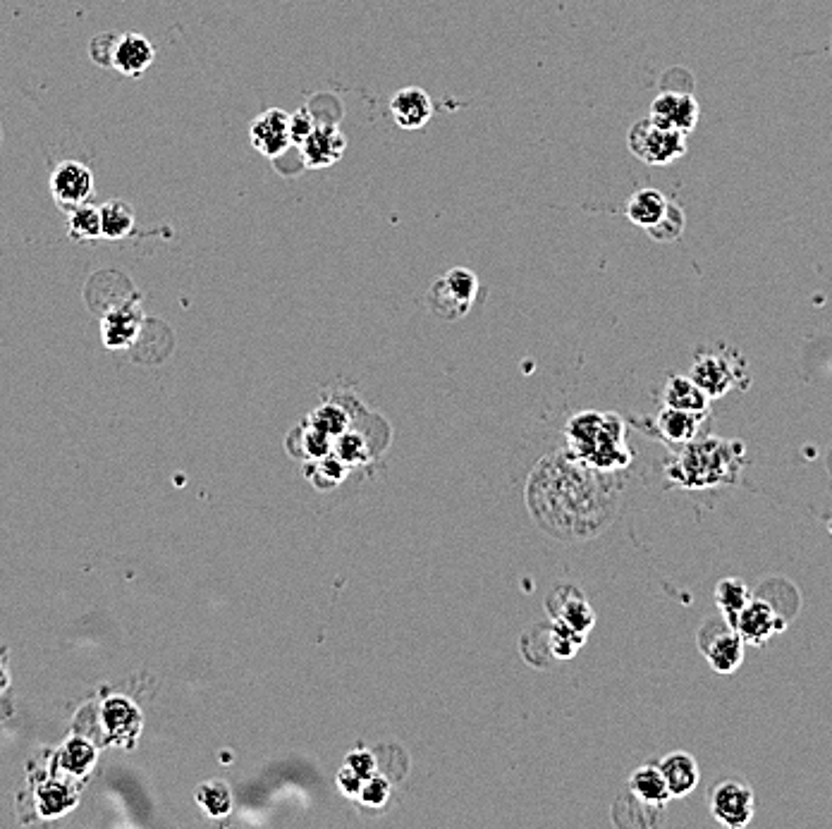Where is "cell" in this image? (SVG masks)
<instances>
[{"label":"cell","instance_id":"cell-12","mask_svg":"<svg viewBox=\"0 0 832 829\" xmlns=\"http://www.w3.org/2000/svg\"><path fill=\"white\" fill-rule=\"evenodd\" d=\"M51 187L63 206H82L94 192V175L87 165L67 161L55 168Z\"/></svg>","mask_w":832,"mask_h":829},{"label":"cell","instance_id":"cell-24","mask_svg":"<svg viewBox=\"0 0 832 829\" xmlns=\"http://www.w3.org/2000/svg\"><path fill=\"white\" fill-rule=\"evenodd\" d=\"M101 235L110 239H122L132 232L134 216L122 201H113V204H106L101 208Z\"/></svg>","mask_w":832,"mask_h":829},{"label":"cell","instance_id":"cell-9","mask_svg":"<svg viewBox=\"0 0 832 829\" xmlns=\"http://www.w3.org/2000/svg\"><path fill=\"white\" fill-rule=\"evenodd\" d=\"M787 629V622L780 617L778 610L768 603L766 598H751V603L744 607L742 614L734 622V631L742 636L746 646H763L770 638Z\"/></svg>","mask_w":832,"mask_h":829},{"label":"cell","instance_id":"cell-21","mask_svg":"<svg viewBox=\"0 0 832 829\" xmlns=\"http://www.w3.org/2000/svg\"><path fill=\"white\" fill-rule=\"evenodd\" d=\"M751 598H754V593L742 579H720L718 586H715V605H718L720 614L730 626H734L744 607L751 603Z\"/></svg>","mask_w":832,"mask_h":829},{"label":"cell","instance_id":"cell-35","mask_svg":"<svg viewBox=\"0 0 832 829\" xmlns=\"http://www.w3.org/2000/svg\"><path fill=\"white\" fill-rule=\"evenodd\" d=\"M3 689H5V672H3V667H0V693H3ZM0 700H3V696H0ZM5 712L8 710L0 708V717H5Z\"/></svg>","mask_w":832,"mask_h":829},{"label":"cell","instance_id":"cell-30","mask_svg":"<svg viewBox=\"0 0 832 829\" xmlns=\"http://www.w3.org/2000/svg\"><path fill=\"white\" fill-rule=\"evenodd\" d=\"M335 454L342 459L345 464H359L366 459V450H364V440L359 438V435L354 433H342L335 438Z\"/></svg>","mask_w":832,"mask_h":829},{"label":"cell","instance_id":"cell-7","mask_svg":"<svg viewBox=\"0 0 832 829\" xmlns=\"http://www.w3.org/2000/svg\"><path fill=\"white\" fill-rule=\"evenodd\" d=\"M546 612L550 622L565 626V629L581 636H589L593 624H596V612H593L589 600L572 583H560L548 593Z\"/></svg>","mask_w":832,"mask_h":829},{"label":"cell","instance_id":"cell-34","mask_svg":"<svg viewBox=\"0 0 832 829\" xmlns=\"http://www.w3.org/2000/svg\"><path fill=\"white\" fill-rule=\"evenodd\" d=\"M362 784H364V779L359 777V775H354L350 767H347V765L340 767V772H338V789H340L342 796L357 798L359 796V789H362Z\"/></svg>","mask_w":832,"mask_h":829},{"label":"cell","instance_id":"cell-22","mask_svg":"<svg viewBox=\"0 0 832 829\" xmlns=\"http://www.w3.org/2000/svg\"><path fill=\"white\" fill-rule=\"evenodd\" d=\"M665 208H668V199L658 192V189H639V192L632 194V199L627 201V218L632 220L634 225L653 227L663 218Z\"/></svg>","mask_w":832,"mask_h":829},{"label":"cell","instance_id":"cell-13","mask_svg":"<svg viewBox=\"0 0 832 829\" xmlns=\"http://www.w3.org/2000/svg\"><path fill=\"white\" fill-rule=\"evenodd\" d=\"M390 115L402 130H421L433 115V101L424 89L407 87L397 91L390 101Z\"/></svg>","mask_w":832,"mask_h":829},{"label":"cell","instance_id":"cell-2","mask_svg":"<svg viewBox=\"0 0 832 829\" xmlns=\"http://www.w3.org/2000/svg\"><path fill=\"white\" fill-rule=\"evenodd\" d=\"M744 373L746 361L742 359V354H739L737 349L723 347L720 352H715V349H703V352L696 354L689 378L694 380L708 397L718 399L727 395L734 385L746 388L749 380L744 378Z\"/></svg>","mask_w":832,"mask_h":829},{"label":"cell","instance_id":"cell-23","mask_svg":"<svg viewBox=\"0 0 832 829\" xmlns=\"http://www.w3.org/2000/svg\"><path fill=\"white\" fill-rule=\"evenodd\" d=\"M620 798L624 803H627L629 808L624 810V806L615 803V808H613L615 825H620V827H653V825H658L660 810H663V808L648 806V803L639 801V798L629 794V791Z\"/></svg>","mask_w":832,"mask_h":829},{"label":"cell","instance_id":"cell-8","mask_svg":"<svg viewBox=\"0 0 832 829\" xmlns=\"http://www.w3.org/2000/svg\"><path fill=\"white\" fill-rule=\"evenodd\" d=\"M347 139L340 132L338 122H321L316 118V127L307 134V139L299 144L302 151V163L309 170H323L330 168L345 156Z\"/></svg>","mask_w":832,"mask_h":829},{"label":"cell","instance_id":"cell-1","mask_svg":"<svg viewBox=\"0 0 832 829\" xmlns=\"http://www.w3.org/2000/svg\"><path fill=\"white\" fill-rule=\"evenodd\" d=\"M742 445H730L725 440L687 442V450L668 466V478L682 483L684 488H711V485L732 481L739 469Z\"/></svg>","mask_w":832,"mask_h":829},{"label":"cell","instance_id":"cell-5","mask_svg":"<svg viewBox=\"0 0 832 829\" xmlns=\"http://www.w3.org/2000/svg\"><path fill=\"white\" fill-rule=\"evenodd\" d=\"M742 636L725 619H706L699 629V648L711 669L720 677H730L744 665Z\"/></svg>","mask_w":832,"mask_h":829},{"label":"cell","instance_id":"cell-33","mask_svg":"<svg viewBox=\"0 0 832 829\" xmlns=\"http://www.w3.org/2000/svg\"><path fill=\"white\" fill-rule=\"evenodd\" d=\"M316 127V115L311 113V108H299L295 115H290V134L292 144H302L307 139V134Z\"/></svg>","mask_w":832,"mask_h":829},{"label":"cell","instance_id":"cell-15","mask_svg":"<svg viewBox=\"0 0 832 829\" xmlns=\"http://www.w3.org/2000/svg\"><path fill=\"white\" fill-rule=\"evenodd\" d=\"M703 421H706V416L663 407L656 421H653V433L665 442H672V445H687L699 435Z\"/></svg>","mask_w":832,"mask_h":829},{"label":"cell","instance_id":"cell-18","mask_svg":"<svg viewBox=\"0 0 832 829\" xmlns=\"http://www.w3.org/2000/svg\"><path fill=\"white\" fill-rule=\"evenodd\" d=\"M627 791L632 796L639 798V801L648 803V806H668L672 801V794L668 789V782H665L663 772H660L658 763H648L636 767V770L629 775Z\"/></svg>","mask_w":832,"mask_h":829},{"label":"cell","instance_id":"cell-4","mask_svg":"<svg viewBox=\"0 0 832 829\" xmlns=\"http://www.w3.org/2000/svg\"><path fill=\"white\" fill-rule=\"evenodd\" d=\"M479 294V280L469 268H452L433 282L428 306L443 321H460L469 313Z\"/></svg>","mask_w":832,"mask_h":829},{"label":"cell","instance_id":"cell-14","mask_svg":"<svg viewBox=\"0 0 832 829\" xmlns=\"http://www.w3.org/2000/svg\"><path fill=\"white\" fill-rule=\"evenodd\" d=\"M658 767H660V772H663L665 782H668L672 798L689 796L691 791L699 786V779H701L699 763H696L694 755H689L687 751L668 753L663 760H658Z\"/></svg>","mask_w":832,"mask_h":829},{"label":"cell","instance_id":"cell-10","mask_svg":"<svg viewBox=\"0 0 832 829\" xmlns=\"http://www.w3.org/2000/svg\"><path fill=\"white\" fill-rule=\"evenodd\" d=\"M249 141L266 158H280L292 146L290 115L280 108H268L249 125Z\"/></svg>","mask_w":832,"mask_h":829},{"label":"cell","instance_id":"cell-16","mask_svg":"<svg viewBox=\"0 0 832 829\" xmlns=\"http://www.w3.org/2000/svg\"><path fill=\"white\" fill-rule=\"evenodd\" d=\"M663 407L708 416V411H711V397H708L689 376H670L663 388Z\"/></svg>","mask_w":832,"mask_h":829},{"label":"cell","instance_id":"cell-32","mask_svg":"<svg viewBox=\"0 0 832 829\" xmlns=\"http://www.w3.org/2000/svg\"><path fill=\"white\" fill-rule=\"evenodd\" d=\"M115 44H118V36L113 34H101L91 41V60L101 67H113V53Z\"/></svg>","mask_w":832,"mask_h":829},{"label":"cell","instance_id":"cell-11","mask_svg":"<svg viewBox=\"0 0 832 829\" xmlns=\"http://www.w3.org/2000/svg\"><path fill=\"white\" fill-rule=\"evenodd\" d=\"M699 103L687 91H663L656 101L651 103V120L668 130L689 134L696 130L699 122Z\"/></svg>","mask_w":832,"mask_h":829},{"label":"cell","instance_id":"cell-26","mask_svg":"<svg viewBox=\"0 0 832 829\" xmlns=\"http://www.w3.org/2000/svg\"><path fill=\"white\" fill-rule=\"evenodd\" d=\"M684 225H687V220H684V211L677 204L668 201V208H665L663 218H660L653 227H648L646 232H648V237L656 239V242H675V239H679V235L684 232Z\"/></svg>","mask_w":832,"mask_h":829},{"label":"cell","instance_id":"cell-3","mask_svg":"<svg viewBox=\"0 0 832 829\" xmlns=\"http://www.w3.org/2000/svg\"><path fill=\"white\" fill-rule=\"evenodd\" d=\"M627 146L639 161L648 165H670L687 153V134L668 130L646 118L634 122L627 134Z\"/></svg>","mask_w":832,"mask_h":829},{"label":"cell","instance_id":"cell-25","mask_svg":"<svg viewBox=\"0 0 832 829\" xmlns=\"http://www.w3.org/2000/svg\"><path fill=\"white\" fill-rule=\"evenodd\" d=\"M307 423L311 428H316L318 433L328 435L330 440H335L338 435L347 431V426H350V419H347V414L340 407H335V404H328V407H318L314 414L309 416Z\"/></svg>","mask_w":832,"mask_h":829},{"label":"cell","instance_id":"cell-28","mask_svg":"<svg viewBox=\"0 0 832 829\" xmlns=\"http://www.w3.org/2000/svg\"><path fill=\"white\" fill-rule=\"evenodd\" d=\"M70 232L75 239H94L101 235V213L94 206H75L70 216Z\"/></svg>","mask_w":832,"mask_h":829},{"label":"cell","instance_id":"cell-29","mask_svg":"<svg viewBox=\"0 0 832 829\" xmlns=\"http://www.w3.org/2000/svg\"><path fill=\"white\" fill-rule=\"evenodd\" d=\"M390 798V779L383 777L381 772L364 779L362 789H359L357 801L366 808H383Z\"/></svg>","mask_w":832,"mask_h":829},{"label":"cell","instance_id":"cell-6","mask_svg":"<svg viewBox=\"0 0 832 829\" xmlns=\"http://www.w3.org/2000/svg\"><path fill=\"white\" fill-rule=\"evenodd\" d=\"M713 820L727 829H744L754 820L756 813V796L749 784L739 782V779H723L720 784L713 786L711 801Z\"/></svg>","mask_w":832,"mask_h":829},{"label":"cell","instance_id":"cell-17","mask_svg":"<svg viewBox=\"0 0 832 829\" xmlns=\"http://www.w3.org/2000/svg\"><path fill=\"white\" fill-rule=\"evenodd\" d=\"M154 63V46L139 34L120 36L115 44L113 67L127 77H139Z\"/></svg>","mask_w":832,"mask_h":829},{"label":"cell","instance_id":"cell-20","mask_svg":"<svg viewBox=\"0 0 832 829\" xmlns=\"http://www.w3.org/2000/svg\"><path fill=\"white\" fill-rule=\"evenodd\" d=\"M519 650H522V657L529 662L531 667H538V669L553 667V662L558 660V655H555V643H553V622L536 624V626H531L529 631H524L522 641H519Z\"/></svg>","mask_w":832,"mask_h":829},{"label":"cell","instance_id":"cell-27","mask_svg":"<svg viewBox=\"0 0 832 829\" xmlns=\"http://www.w3.org/2000/svg\"><path fill=\"white\" fill-rule=\"evenodd\" d=\"M199 803H201V808L211 815V818H223V815L230 813V806H232L228 786H225L223 782L204 784L199 789Z\"/></svg>","mask_w":832,"mask_h":829},{"label":"cell","instance_id":"cell-19","mask_svg":"<svg viewBox=\"0 0 832 829\" xmlns=\"http://www.w3.org/2000/svg\"><path fill=\"white\" fill-rule=\"evenodd\" d=\"M603 419L605 414L581 411V414H577L567 423V447H570V457L577 459L579 464H586V459L591 457L593 445H596L598 433H601L603 428Z\"/></svg>","mask_w":832,"mask_h":829},{"label":"cell","instance_id":"cell-31","mask_svg":"<svg viewBox=\"0 0 832 829\" xmlns=\"http://www.w3.org/2000/svg\"><path fill=\"white\" fill-rule=\"evenodd\" d=\"M345 765L350 767L354 775H359L362 779H369L371 775H376L378 772L376 758H373V753L366 751V748H354V751L347 753Z\"/></svg>","mask_w":832,"mask_h":829}]
</instances>
